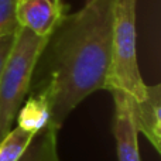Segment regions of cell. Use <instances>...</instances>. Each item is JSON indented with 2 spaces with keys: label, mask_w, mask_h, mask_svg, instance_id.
<instances>
[{
  "label": "cell",
  "mask_w": 161,
  "mask_h": 161,
  "mask_svg": "<svg viewBox=\"0 0 161 161\" xmlns=\"http://www.w3.org/2000/svg\"><path fill=\"white\" fill-rule=\"evenodd\" d=\"M34 136L19 126L13 127L0 142V161H19Z\"/></svg>",
  "instance_id": "9"
},
{
  "label": "cell",
  "mask_w": 161,
  "mask_h": 161,
  "mask_svg": "<svg viewBox=\"0 0 161 161\" xmlns=\"http://www.w3.org/2000/svg\"><path fill=\"white\" fill-rule=\"evenodd\" d=\"M17 3L19 0H0V37L19 33L20 25L16 16Z\"/></svg>",
  "instance_id": "10"
},
{
  "label": "cell",
  "mask_w": 161,
  "mask_h": 161,
  "mask_svg": "<svg viewBox=\"0 0 161 161\" xmlns=\"http://www.w3.org/2000/svg\"><path fill=\"white\" fill-rule=\"evenodd\" d=\"M137 0H113L112 4V57L106 91H122L142 100L146 88L137 62Z\"/></svg>",
  "instance_id": "2"
},
{
  "label": "cell",
  "mask_w": 161,
  "mask_h": 161,
  "mask_svg": "<svg viewBox=\"0 0 161 161\" xmlns=\"http://www.w3.org/2000/svg\"><path fill=\"white\" fill-rule=\"evenodd\" d=\"M114 102L113 136L116 140L119 161H142L140 160L137 131L130 112V96L122 91H110Z\"/></svg>",
  "instance_id": "5"
},
{
  "label": "cell",
  "mask_w": 161,
  "mask_h": 161,
  "mask_svg": "<svg viewBox=\"0 0 161 161\" xmlns=\"http://www.w3.org/2000/svg\"><path fill=\"white\" fill-rule=\"evenodd\" d=\"M86 2H88V0H86Z\"/></svg>",
  "instance_id": "12"
},
{
  "label": "cell",
  "mask_w": 161,
  "mask_h": 161,
  "mask_svg": "<svg viewBox=\"0 0 161 161\" xmlns=\"http://www.w3.org/2000/svg\"><path fill=\"white\" fill-rule=\"evenodd\" d=\"M16 37L17 34H6V36L0 37V78H2V74L8 61V57L13 51Z\"/></svg>",
  "instance_id": "11"
},
{
  "label": "cell",
  "mask_w": 161,
  "mask_h": 161,
  "mask_svg": "<svg viewBox=\"0 0 161 161\" xmlns=\"http://www.w3.org/2000/svg\"><path fill=\"white\" fill-rule=\"evenodd\" d=\"M58 129L48 125L36 134L19 161H61L57 144Z\"/></svg>",
  "instance_id": "8"
},
{
  "label": "cell",
  "mask_w": 161,
  "mask_h": 161,
  "mask_svg": "<svg viewBox=\"0 0 161 161\" xmlns=\"http://www.w3.org/2000/svg\"><path fill=\"white\" fill-rule=\"evenodd\" d=\"M47 40L21 27L17 33L13 51L0 78V142L14 127L17 112L30 92L34 69Z\"/></svg>",
  "instance_id": "3"
},
{
  "label": "cell",
  "mask_w": 161,
  "mask_h": 161,
  "mask_svg": "<svg viewBox=\"0 0 161 161\" xmlns=\"http://www.w3.org/2000/svg\"><path fill=\"white\" fill-rule=\"evenodd\" d=\"M16 116L17 126L25 131L37 134L51 122V105L45 95L28 93Z\"/></svg>",
  "instance_id": "7"
},
{
  "label": "cell",
  "mask_w": 161,
  "mask_h": 161,
  "mask_svg": "<svg viewBox=\"0 0 161 161\" xmlns=\"http://www.w3.org/2000/svg\"><path fill=\"white\" fill-rule=\"evenodd\" d=\"M130 112L137 131L144 134L157 151L161 150V85H147L142 100L130 97Z\"/></svg>",
  "instance_id": "6"
},
{
  "label": "cell",
  "mask_w": 161,
  "mask_h": 161,
  "mask_svg": "<svg viewBox=\"0 0 161 161\" xmlns=\"http://www.w3.org/2000/svg\"><path fill=\"white\" fill-rule=\"evenodd\" d=\"M112 4L113 0H88L80 10L67 13L40 54L28 93L45 95L50 126L58 130L82 100L108 86Z\"/></svg>",
  "instance_id": "1"
},
{
  "label": "cell",
  "mask_w": 161,
  "mask_h": 161,
  "mask_svg": "<svg viewBox=\"0 0 161 161\" xmlns=\"http://www.w3.org/2000/svg\"><path fill=\"white\" fill-rule=\"evenodd\" d=\"M67 13L62 0H19L16 10L20 27L41 38H48Z\"/></svg>",
  "instance_id": "4"
}]
</instances>
